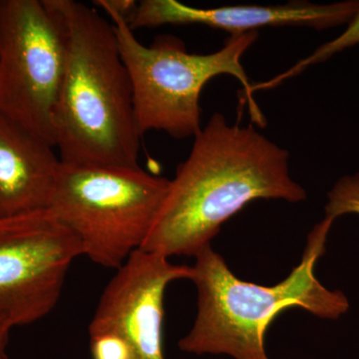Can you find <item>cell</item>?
Listing matches in <instances>:
<instances>
[{"mask_svg":"<svg viewBox=\"0 0 359 359\" xmlns=\"http://www.w3.org/2000/svg\"><path fill=\"white\" fill-rule=\"evenodd\" d=\"M358 7V0L330 4L309 1H290L276 6L240 4L215 8L189 6L178 0H143L139 2L129 25L134 30L166 25H198L224 30L231 35L283 26L325 30L347 25Z\"/></svg>","mask_w":359,"mask_h":359,"instance_id":"9","label":"cell"},{"mask_svg":"<svg viewBox=\"0 0 359 359\" xmlns=\"http://www.w3.org/2000/svg\"><path fill=\"white\" fill-rule=\"evenodd\" d=\"M80 256L79 240L51 210L0 218V323L22 327L50 313Z\"/></svg>","mask_w":359,"mask_h":359,"instance_id":"7","label":"cell"},{"mask_svg":"<svg viewBox=\"0 0 359 359\" xmlns=\"http://www.w3.org/2000/svg\"><path fill=\"white\" fill-rule=\"evenodd\" d=\"M13 328L8 325L0 323V359H9L7 354V346H8L9 335Z\"/></svg>","mask_w":359,"mask_h":359,"instance_id":"15","label":"cell"},{"mask_svg":"<svg viewBox=\"0 0 359 359\" xmlns=\"http://www.w3.org/2000/svg\"><path fill=\"white\" fill-rule=\"evenodd\" d=\"M67 32L55 148L68 164L138 167L142 135L113 25L74 0H54Z\"/></svg>","mask_w":359,"mask_h":359,"instance_id":"2","label":"cell"},{"mask_svg":"<svg viewBox=\"0 0 359 359\" xmlns=\"http://www.w3.org/2000/svg\"><path fill=\"white\" fill-rule=\"evenodd\" d=\"M96 6L100 7L106 13H114L130 23L136 13L138 4L134 0H96Z\"/></svg>","mask_w":359,"mask_h":359,"instance_id":"14","label":"cell"},{"mask_svg":"<svg viewBox=\"0 0 359 359\" xmlns=\"http://www.w3.org/2000/svg\"><path fill=\"white\" fill-rule=\"evenodd\" d=\"M99 299L88 330L112 332L139 359H165L164 297L170 283L191 280L192 266L138 250L116 269Z\"/></svg>","mask_w":359,"mask_h":359,"instance_id":"8","label":"cell"},{"mask_svg":"<svg viewBox=\"0 0 359 359\" xmlns=\"http://www.w3.org/2000/svg\"><path fill=\"white\" fill-rule=\"evenodd\" d=\"M0 112V218L48 209L60 158Z\"/></svg>","mask_w":359,"mask_h":359,"instance_id":"10","label":"cell"},{"mask_svg":"<svg viewBox=\"0 0 359 359\" xmlns=\"http://www.w3.org/2000/svg\"><path fill=\"white\" fill-rule=\"evenodd\" d=\"M92 359H139L118 335L103 330H88Z\"/></svg>","mask_w":359,"mask_h":359,"instance_id":"13","label":"cell"},{"mask_svg":"<svg viewBox=\"0 0 359 359\" xmlns=\"http://www.w3.org/2000/svg\"><path fill=\"white\" fill-rule=\"evenodd\" d=\"M358 44H359V7L353 20L347 23L346 29L339 36L321 45L313 53L295 63L292 67L285 71V72L280 73V74L276 75V77L266 80V81L261 82V83L252 84L250 87V91H252V93H256L257 91H261V90L271 89L273 87L278 86L285 80L301 74L309 66L325 62V61L334 56L335 54L346 50V49Z\"/></svg>","mask_w":359,"mask_h":359,"instance_id":"11","label":"cell"},{"mask_svg":"<svg viewBox=\"0 0 359 359\" xmlns=\"http://www.w3.org/2000/svg\"><path fill=\"white\" fill-rule=\"evenodd\" d=\"M302 202L287 150L252 126L215 113L170 180L166 198L141 250L170 259L195 257L222 226L256 200Z\"/></svg>","mask_w":359,"mask_h":359,"instance_id":"1","label":"cell"},{"mask_svg":"<svg viewBox=\"0 0 359 359\" xmlns=\"http://www.w3.org/2000/svg\"><path fill=\"white\" fill-rule=\"evenodd\" d=\"M107 14L128 71L135 117L142 136L154 130L176 139L194 138L202 129L203 88L212 78L224 74L243 85L252 121L263 126L264 116L250 93L252 83L242 63L245 52L256 42L257 32L231 35L219 50L194 54L175 37H161L145 46L126 20Z\"/></svg>","mask_w":359,"mask_h":359,"instance_id":"4","label":"cell"},{"mask_svg":"<svg viewBox=\"0 0 359 359\" xmlns=\"http://www.w3.org/2000/svg\"><path fill=\"white\" fill-rule=\"evenodd\" d=\"M169 185L139 166L61 162L48 209L76 236L83 256L118 269L141 250Z\"/></svg>","mask_w":359,"mask_h":359,"instance_id":"5","label":"cell"},{"mask_svg":"<svg viewBox=\"0 0 359 359\" xmlns=\"http://www.w3.org/2000/svg\"><path fill=\"white\" fill-rule=\"evenodd\" d=\"M334 222L325 218L309 233L301 262L275 285L238 278L211 245L195 256L191 280L197 290V314L179 341L183 353L228 355L233 359H271L266 335L283 311L299 309L323 320H337L349 309L341 290L325 287L316 264L325 252Z\"/></svg>","mask_w":359,"mask_h":359,"instance_id":"3","label":"cell"},{"mask_svg":"<svg viewBox=\"0 0 359 359\" xmlns=\"http://www.w3.org/2000/svg\"><path fill=\"white\" fill-rule=\"evenodd\" d=\"M67 32L54 0H0V112L55 148Z\"/></svg>","mask_w":359,"mask_h":359,"instance_id":"6","label":"cell"},{"mask_svg":"<svg viewBox=\"0 0 359 359\" xmlns=\"http://www.w3.org/2000/svg\"><path fill=\"white\" fill-rule=\"evenodd\" d=\"M325 218L335 221L346 215L359 216V172L346 175L327 193Z\"/></svg>","mask_w":359,"mask_h":359,"instance_id":"12","label":"cell"}]
</instances>
